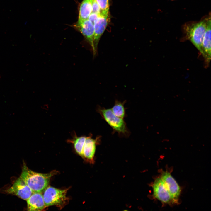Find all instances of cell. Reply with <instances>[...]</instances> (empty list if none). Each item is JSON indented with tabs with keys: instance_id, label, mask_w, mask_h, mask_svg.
Instances as JSON below:
<instances>
[{
	"instance_id": "1",
	"label": "cell",
	"mask_w": 211,
	"mask_h": 211,
	"mask_svg": "<svg viewBox=\"0 0 211 211\" xmlns=\"http://www.w3.org/2000/svg\"><path fill=\"white\" fill-rule=\"evenodd\" d=\"M55 173L54 171L46 174L35 172L29 169L24 164L20 177L33 193H42L47 187L50 178Z\"/></svg>"
},
{
	"instance_id": "2",
	"label": "cell",
	"mask_w": 211,
	"mask_h": 211,
	"mask_svg": "<svg viewBox=\"0 0 211 211\" xmlns=\"http://www.w3.org/2000/svg\"><path fill=\"white\" fill-rule=\"evenodd\" d=\"M207 18L201 21L187 24L185 28L188 39L202 53V42L207 27Z\"/></svg>"
},
{
	"instance_id": "3",
	"label": "cell",
	"mask_w": 211,
	"mask_h": 211,
	"mask_svg": "<svg viewBox=\"0 0 211 211\" xmlns=\"http://www.w3.org/2000/svg\"><path fill=\"white\" fill-rule=\"evenodd\" d=\"M97 111L101 117L115 132L120 135L127 136L129 132L123 119L116 116L111 109L98 108Z\"/></svg>"
},
{
	"instance_id": "4",
	"label": "cell",
	"mask_w": 211,
	"mask_h": 211,
	"mask_svg": "<svg viewBox=\"0 0 211 211\" xmlns=\"http://www.w3.org/2000/svg\"><path fill=\"white\" fill-rule=\"evenodd\" d=\"M67 191L50 186L47 187L43 195L45 207L52 205L62 206L68 200L66 196Z\"/></svg>"
},
{
	"instance_id": "5",
	"label": "cell",
	"mask_w": 211,
	"mask_h": 211,
	"mask_svg": "<svg viewBox=\"0 0 211 211\" xmlns=\"http://www.w3.org/2000/svg\"><path fill=\"white\" fill-rule=\"evenodd\" d=\"M109 21V11H101L94 24L93 57L97 54L98 45L100 38L104 32Z\"/></svg>"
},
{
	"instance_id": "6",
	"label": "cell",
	"mask_w": 211,
	"mask_h": 211,
	"mask_svg": "<svg viewBox=\"0 0 211 211\" xmlns=\"http://www.w3.org/2000/svg\"><path fill=\"white\" fill-rule=\"evenodd\" d=\"M7 191L9 194L16 195L25 200H27L33 193L20 177L15 181Z\"/></svg>"
},
{
	"instance_id": "7",
	"label": "cell",
	"mask_w": 211,
	"mask_h": 211,
	"mask_svg": "<svg viewBox=\"0 0 211 211\" xmlns=\"http://www.w3.org/2000/svg\"><path fill=\"white\" fill-rule=\"evenodd\" d=\"M161 178L164 183L174 202L178 200L181 193V188L178 183L168 171H163L161 173Z\"/></svg>"
},
{
	"instance_id": "8",
	"label": "cell",
	"mask_w": 211,
	"mask_h": 211,
	"mask_svg": "<svg viewBox=\"0 0 211 211\" xmlns=\"http://www.w3.org/2000/svg\"><path fill=\"white\" fill-rule=\"evenodd\" d=\"M75 26L84 35L89 42L93 51H94L93 45L94 24L88 19L79 20Z\"/></svg>"
},
{
	"instance_id": "9",
	"label": "cell",
	"mask_w": 211,
	"mask_h": 211,
	"mask_svg": "<svg viewBox=\"0 0 211 211\" xmlns=\"http://www.w3.org/2000/svg\"><path fill=\"white\" fill-rule=\"evenodd\" d=\"M153 195L154 197L165 203H168L172 200L170 194L161 177L156 178L152 185Z\"/></svg>"
},
{
	"instance_id": "10",
	"label": "cell",
	"mask_w": 211,
	"mask_h": 211,
	"mask_svg": "<svg viewBox=\"0 0 211 211\" xmlns=\"http://www.w3.org/2000/svg\"><path fill=\"white\" fill-rule=\"evenodd\" d=\"M210 16L207 18V27L202 46V55L206 63H209L211 56Z\"/></svg>"
},
{
	"instance_id": "11",
	"label": "cell",
	"mask_w": 211,
	"mask_h": 211,
	"mask_svg": "<svg viewBox=\"0 0 211 211\" xmlns=\"http://www.w3.org/2000/svg\"><path fill=\"white\" fill-rule=\"evenodd\" d=\"M100 136H98L95 139L92 138L91 135L86 136L82 151V156L87 159L92 160L95 152L96 145L99 143Z\"/></svg>"
},
{
	"instance_id": "12",
	"label": "cell",
	"mask_w": 211,
	"mask_h": 211,
	"mask_svg": "<svg viewBox=\"0 0 211 211\" xmlns=\"http://www.w3.org/2000/svg\"><path fill=\"white\" fill-rule=\"evenodd\" d=\"M26 200L28 210L40 211L45 207L43 195L41 193H33Z\"/></svg>"
},
{
	"instance_id": "13",
	"label": "cell",
	"mask_w": 211,
	"mask_h": 211,
	"mask_svg": "<svg viewBox=\"0 0 211 211\" xmlns=\"http://www.w3.org/2000/svg\"><path fill=\"white\" fill-rule=\"evenodd\" d=\"M93 0H83L80 6L79 20H84L88 18L91 13Z\"/></svg>"
},
{
	"instance_id": "14",
	"label": "cell",
	"mask_w": 211,
	"mask_h": 211,
	"mask_svg": "<svg viewBox=\"0 0 211 211\" xmlns=\"http://www.w3.org/2000/svg\"><path fill=\"white\" fill-rule=\"evenodd\" d=\"M86 137V136H77L74 132L72 138L68 139L67 141L73 144L75 150L78 154L83 156V149Z\"/></svg>"
},
{
	"instance_id": "15",
	"label": "cell",
	"mask_w": 211,
	"mask_h": 211,
	"mask_svg": "<svg viewBox=\"0 0 211 211\" xmlns=\"http://www.w3.org/2000/svg\"><path fill=\"white\" fill-rule=\"evenodd\" d=\"M125 101L121 102L118 101H115L114 105L111 110L113 113L117 116L123 118L125 114V110L124 106Z\"/></svg>"
},
{
	"instance_id": "16",
	"label": "cell",
	"mask_w": 211,
	"mask_h": 211,
	"mask_svg": "<svg viewBox=\"0 0 211 211\" xmlns=\"http://www.w3.org/2000/svg\"><path fill=\"white\" fill-rule=\"evenodd\" d=\"M101 11H108L109 8V0H95Z\"/></svg>"
},
{
	"instance_id": "17",
	"label": "cell",
	"mask_w": 211,
	"mask_h": 211,
	"mask_svg": "<svg viewBox=\"0 0 211 211\" xmlns=\"http://www.w3.org/2000/svg\"><path fill=\"white\" fill-rule=\"evenodd\" d=\"M101 11L99 6L95 0H93L92 3V13L100 14Z\"/></svg>"
},
{
	"instance_id": "18",
	"label": "cell",
	"mask_w": 211,
	"mask_h": 211,
	"mask_svg": "<svg viewBox=\"0 0 211 211\" xmlns=\"http://www.w3.org/2000/svg\"><path fill=\"white\" fill-rule=\"evenodd\" d=\"M99 14L91 13L89 16L88 19L91 21L93 24L95 22L98 17Z\"/></svg>"
}]
</instances>
